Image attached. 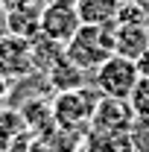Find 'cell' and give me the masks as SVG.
Wrapping results in <instances>:
<instances>
[{"mask_svg": "<svg viewBox=\"0 0 149 152\" xmlns=\"http://www.w3.org/2000/svg\"><path fill=\"white\" fill-rule=\"evenodd\" d=\"M120 3H123V0H120Z\"/></svg>", "mask_w": 149, "mask_h": 152, "instance_id": "obj_22", "label": "cell"}, {"mask_svg": "<svg viewBox=\"0 0 149 152\" xmlns=\"http://www.w3.org/2000/svg\"><path fill=\"white\" fill-rule=\"evenodd\" d=\"M82 26L79 12L73 3H44L41 9V20H38V32L56 44H67L76 35V29Z\"/></svg>", "mask_w": 149, "mask_h": 152, "instance_id": "obj_4", "label": "cell"}, {"mask_svg": "<svg viewBox=\"0 0 149 152\" xmlns=\"http://www.w3.org/2000/svg\"><path fill=\"white\" fill-rule=\"evenodd\" d=\"M6 94H9V76H6L3 70H0V99H3Z\"/></svg>", "mask_w": 149, "mask_h": 152, "instance_id": "obj_18", "label": "cell"}, {"mask_svg": "<svg viewBox=\"0 0 149 152\" xmlns=\"http://www.w3.org/2000/svg\"><path fill=\"white\" fill-rule=\"evenodd\" d=\"M146 50H149V32L143 23H117L114 26V53L117 56L137 61Z\"/></svg>", "mask_w": 149, "mask_h": 152, "instance_id": "obj_8", "label": "cell"}, {"mask_svg": "<svg viewBox=\"0 0 149 152\" xmlns=\"http://www.w3.org/2000/svg\"><path fill=\"white\" fill-rule=\"evenodd\" d=\"M137 79H140L137 64L131 58H126V56H117V53L93 70V85H96V91L102 96L129 99V94H131V88H134Z\"/></svg>", "mask_w": 149, "mask_h": 152, "instance_id": "obj_3", "label": "cell"}, {"mask_svg": "<svg viewBox=\"0 0 149 152\" xmlns=\"http://www.w3.org/2000/svg\"><path fill=\"white\" fill-rule=\"evenodd\" d=\"M114 26H93V23H82L76 29V35L64 44V56L82 70H96L102 61L114 56Z\"/></svg>", "mask_w": 149, "mask_h": 152, "instance_id": "obj_1", "label": "cell"}, {"mask_svg": "<svg viewBox=\"0 0 149 152\" xmlns=\"http://www.w3.org/2000/svg\"><path fill=\"white\" fill-rule=\"evenodd\" d=\"M134 3H137V6H140V9H143V12L149 15V0H134Z\"/></svg>", "mask_w": 149, "mask_h": 152, "instance_id": "obj_19", "label": "cell"}, {"mask_svg": "<svg viewBox=\"0 0 149 152\" xmlns=\"http://www.w3.org/2000/svg\"><path fill=\"white\" fill-rule=\"evenodd\" d=\"M134 120H137V114L131 111L129 99L99 96V102L93 108V117H91V129H96V132H111V134H129L134 129Z\"/></svg>", "mask_w": 149, "mask_h": 152, "instance_id": "obj_5", "label": "cell"}, {"mask_svg": "<svg viewBox=\"0 0 149 152\" xmlns=\"http://www.w3.org/2000/svg\"><path fill=\"white\" fill-rule=\"evenodd\" d=\"M99 96L91 88H76V91H64L53 99V120L58 129L67 132H88L91 129V117L96 108Z\"/></svg>", "mask_w": 149, "mask_h": 152, "instance_id": "obj_2", "label": "cell"}, {"mask_svg": "<svg viewBox=\"0 0 149 152\" xmlns=\"http://www.w3.org/2000/svg\"><path fill=\"white\" fill-rule=\"evenodd\" d=\"M82 152H137V143L129 134H111V132H96L88 129L82 140Z\"/></svg>", "mask_w": 149, "mask_h": 152, "instance_id": "obj_9", "label": "cell"}, {"mask_svg": "<svg viewBox=\"0 0 149 152\" xmlns=\"http://www.w3.org/2000/svg\"><path fill=\"white\" fill-rule=\"evenodd\" d=\"M15 3H18V0H0V6H3V9H9V6H15Z\"/></svg>", "mask_w": 149, "mask_h": 152, "instance_id": "obj_20", "label": "cell"}, {"mask_svg": "<svg viewBox=\"0 0 149 152\" xmlns=\"http://www.w3.org/2000/svg\"><path fill=\"white\" fill-rule=\"evenodd\" d=\"M29 50H32V70H44V73L64 56V47L50 41V38H44L41 32L35 38H29Z\"/></svg>", "mask_w": 149, "mask_h": 152, "instance_id": "obj_13", "label": "cell"}, {"mask_svg": "<svg viewBox=\"0 0 149 152\" xmlns=\"http://www.w3.org/2000/svg\"><path fill=\"white\" fill-rule=\"evenodd\" d=\"M29 152H58L47 137H32V146H29Z\"/></svg>", "mask_w": 149, "mask_h": 152, "instance_id": "obj_16", "label": "cell"}, {"mask_svg": "<svg viewBox=\"0 0 149 152\" xmlns=\"http://www.w3.org/2000/svg\"><path fill=\"white\" fill-rule=\"evenodd\" d=\"M47 85H50L56 94L76 91V88H82V85H85V70H82V67H76L67 56H61L56 64L47 70Z\"/></svg>", "mask_w": 149, "mask_h": 152, "instance_id": "obj_10", "label": "cell"}, {"mask_svg": "<svg viewBox=\"0 0 149 152\" xmlns=\"http://www.w3.org/2000/svg\"><path fill=\"white\" fill-rule=\"evenodd\" d=\"M134 64H137V73L143 76V79H149V50H146V53H143L140 58H137Z\"/></svg>", "mask_w": 149, "mask_h": 152, "instance_id": "obj_17", "label": "cell"}, {"mask_svg": "<svg viewBox=\"0 0 149 152\" xmlns=\"http://www.w3.org/2000/svg\"><path fill=\"white\" fill-rule=\"evenodd\" d=\"M146 32H149V23H146Z\"/></svg>", "mask_w": 149, "mask_h": 152, "instance_id": "obj_21", "label": "cell"}, {"mask_svg": "<svg viewBox=\"0 0 149 152\" xmlns=\"http://www.w3.org/2000/svg\"><path fill=\"white\" fill-rule=\"evenodd\" d=\"M23 123H26V129L35 134V137H47V134L56 129V120H53V102H47V99H29L23 108Z\"/></svg>", "mask_w": 149, "mask_h": 152, "instance_id": "obj_11", "label": "cell"}, {"mask_svg": "<svg viewBox=\"0 0 149 152\" xmlns=\"http://www.w3.org/2000/svg\"><path fill=\"white\" fill-rule=\"evenodd\" d=\"M114 23H149V15L134 3V0H123L120 3V9H117V20Z\"/></svg>", "mask_w": 149, "mask_h": 152, "instance_id": "obj_15", "label": "cell"}, {"mask_svg": "<svg viewBox=\"0 0 149 152\" xmlns=\"http://www.w3.org/2000/svg\"><path fill=\"white\" fill-rule=\"evenodd\" d=\"M0 70L9 76H26L32 70V50H29V38L20 35H0Z\"/></svg>", "mask_w": 149, "mask_h": 152, "instance_id": "obj_6", "label": "cell"}, {"mask_svg": "<svg viewBox=\"0 0 149 152\" xmlns=\"http://www.w3.org/2000/svg\"><path fill=\"white\" fill-rule=\"evenodd\" d=\"M129 105H131V111L137 114V117H149V79H137L134 82V88H131V94H129Z\"/></svg>", "mask_w": 149, "mask_h": 152, "instance_id": "obj_14", "label": "cell"}, {"mask_svg": "<svg viewBox=\"0 0 149 152\" xmlns=\"http://www.w3.org/2000/svg\"><path fill=\"white\" fill-rule=\"evenodd\" d=\"M41 9L44 6H38L35 0H18L15 6L6 9V29L12 35H20V38H35Z\"/></svg>", "mask_w": 149, "mask_h": 152, "instance_id": "obj_7", "label": "cell"}, {"mask_svg": "<svg viewBox=\"0 0 149 152\" xmlns=\"http://www.w3.org/2000/svg\"><path fill=\"white\" fill-rule=\"evenodd\" d=\"M79 20L82 23H93V26H111L117 20V9L120 0H76L73 3Z\"/></svg>", "mask_w": 149, "mask_h": 152, "instance_id": "obj_12", "label": "cell"}]
</instances>
